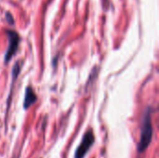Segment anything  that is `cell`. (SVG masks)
Wrapping results in <instances>:
<instances>
[{
  "label": "cell",
  "instance_id": "3",
  "mask_svg": "<svg viewBox=\"0 0 159 158\" xmlns=\"http://www.w3.org/2000/svg\"><path fill=\"white\" fill-rule=\"evenodd\" d=\"M7 38H8V47L5 54V61L8 62V61H10V59L15 55L18 49L20 37H19V34L14 31L8 30L7 31Z\"/></svg>",
  "mask_w": 159,
  "mask_h": 158
},
{
  "label": "cell",
  "instance_id": "5",
  "mask_svg": "<svg viewBox=\"0 0 159 158\" xmlns=\"http://www.w3.org/2000/svg\"><path fill=\"white\" fill-rule=\"evenodd\" d=\"M6 19H7V20L8 23H10V24H13V23H14L13 17H12V15H11L9 12H7V13H6Z\"/></svg>",
  "mask_w": 159,
  "mask_h": 158
},
{
  "label": "cell",
  "instance_id": "1",
  "mask_svg": "<svg viewBox=\"0 0 159 158\" xmlns=\"http://www.w3.org/2000/svg\"><path fill=\"white\" fill-rule=\"evenodd\" d=\"M153 137V127L151 121V108L148 107L143 115L142 129H141V139L138 144V152L143 153L150 145Z\"/></svg>",
  "mask_w": 159,
  "mask_h": 158
},
{
  "label": "cell",
  "instance_id": "2",
  "mask_svg": "<svg viewBox=\"0 0 159 158\" xmlns=\"http://www.w3.org/2000/svg\"><path fill=\"white\" fill-rule=\"evenodd\" d=\"M95 141V137L93 134L92 130H89L85 133L81 143L79 144V146L77 147L75 154V158H84L85 156L87 155V153L89 152V150L90 149V147L93 145Z\"/></svg>",
  "mask_w": 159,
  "mask_h": 158
},
{
  "label": "cell",
  "instance_id": "4",
  "mask_svg": "<svg viewBox=\"0 0 159 158\" xmlns=\"http://www.w3.org/2000/svg\"><path fill=\"white\" fill-rule=\"evenodd\" d=\"M35 102H36V95H35L34 91L30 87H28L25 91V97H24V102H23L24 109H28Z\"/></svg>",
  "mask_w": 159,
  "mask_h": 158
}]
</instances>
